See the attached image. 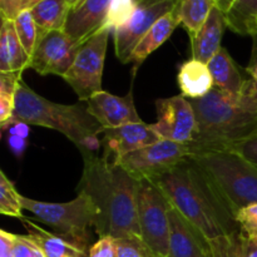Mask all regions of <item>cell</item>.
Instances as JSON below:
<instances>
[{
	"label": "cell",
	"instance_id": "7bdbcfd3",
	"mask_svg": "<svg viewBox=\"0 0 257 257\" xmlns=\"http://www.w3.org/2000/svg\"><path fill=\"white\" fill-rule=\"evenodd\" d=\"M65 2H67L68 4L70 5V8H72V9H73V8H75L78 4H79L80 0H65Z\"/></svg>",
	"mask_w": 257,
	"mask_h": 257
},
{
	"label": "cell",
	"instance_id": "3957f363",
	"mask_svg": "<svg viewBox=\"0 0 257 257\" xmlns=\"http://www.w3.org/2000/svg\"><path fill=\"white\" fill-rule=\"evenodd\" d=\"M14 118L27 124L50 128L64 135L78 150H99L104 128L88 112L83 103L59 104L35 93L20 79L15 95Z\"/></svg>",
	"mask_w": 257,
	"mask_h": 257
},
{
	"label": "cell",
	"instance_id": "d6986e66",
	"mask_svg": "<svg viewBox=\"0 0 257 257\" xmlns=\"http://www.w3.org/2000/svg\"><path fill=\"white\" fill-rule=\"evenodd\" d=\"M30 57L23 48L14 20L3 19L0 29V73H23L29 69Z\"/></svg>",
	"mask_w": 257,
	"mask_h": 257
},
{
	"label": "cell",
	"instance_id": "ffe728a7",
	"mask_svg": "<svg viewBox=\"0 0 257 257\" xmlns=\"http://www.w3.org/2000/svg\"><path fill=\"white\" fill-rule=\"evenodd\" d=\"M177 84L182 95L188 99L206 97L215 88L208 65L193 58L181 64L177 74Z\"/></svg>",
	"mask_w": 257,
	"mask_h": 257
},
{
	"label": "cell",
	"instance_id": "e575fe53",
	"mask_svg": "<svg viewBox=\"0 0 257 257\" xmlns=\"http://www.w3.org/2000/svg\"><path fill=\"white\" fill-rule=\"evenodd\" d=\"M227 150H231L240 155L241 157L245 158L246 161H248L251 165H253L257 168V133L241 141V142L235 143Z\"/></svg>",
	"mask_w": 257,
	"mask_h": 257
},
{
	"label": "cell",
	"instance_id": "30bf717a",
	"mask_svg": "<svg viewBox=\"0 0 257 257\" xmlns=\"http://www.w3.org/2000/svg\"><path fill=\"white\" fill-rule=\"evenodd\" d=\"M180 0H141L130 20L114 32V52L120 63H130L133 49L143 35L168 13Z\"/></svg>",
	"mask_w": 257,
	"mask_h": 257
},
{
	"label": "cell",
	"instance_id": "f546056e",
	"mask_svg": "<svg viewBox=\"0 0 257 257\" xmlns=\"http://www.w3.org/2000/svg\"><path fill=\"white\" fill-rule=\"evenodd\" d=\"M241 233L250 240H257V203L241 208L236 213Z\"/></svg>",
	"mask_w": 257,
	"mask_h": 257
},
{
	"label": "cell",
	"instance_id": "f35d334b",
	"mask_svg": "<svg viewBox=\"0 0 257 257\" xmlns=\"http://www.w3.org/2000/svg\"><path fill=\"white\" fill-rule=\"evenodd\" d=\"M8 143H9V147L13 151V153L18 158H22L28 145L27 138L17 137V136H8Z\"/></svg>",
	"mask_w": 257,
	"mask_h": 257
},
{
	"label": "cell",
	"instance_id": "8fae6325",
	"mask_svg": "<svg viewBox=\"0 0 257 257\" xmlns=\"http://www.w3.org/2000/svg\"><path fill=\"white\" fill-rule=\"evenodd\" d=\"M157 122L152 128L162 140L188 145L197 132V120L195 109L185 95H175L171 98H160L156 100Z\"/></svg>",
	"mask_w": 257,
	"mask_h": 257
},
{
	"label": "cell",
	"instance_id": "9a60e30c",
	"mask_svg": "<svg viewBox=\"0 0 257 257\" xmlns=\"http://www.w3.org/2000/svg\"><path fill=\"white\" fill-rule=\"evenodd\" d=\"M170 255L168 257H215L212 248L196 230L170 205Z\"/></svg>",
	"mask_w": 257,
	"mask_h": 257
},
{
	"label": "cell",
	"instance_id": "d6a6232c",
	"mask_svg": "<svg viewBox=\"0 0 257 257\" xmlns=\"http://www.w3.org/2000/svg\"><path fill=\"white\" fill-rule=\"evenodd\" d=\"M237 103L247 112L257 114V80L246 79Z\"/></svg>",
	"mask_w": 257,
	"mask_h": 257
},
{
	"label": "cell",
	"instance_id": "4dcf8cb0",
	"mask_svg": "<svg viewBox=\"0 0 257 257\" xmlns=\"http://www.w3.org/2000/svg\"><path fill=\"white\" fill-rule=\"evenodd\" d=\"M117 257H153L151 251L138 237L117 238Z\"/></svg>",
	"mask_w": 257,
	"mask_h": 257
},
{
	"label": "cell",
	"instance_id": "60d3db41",
	"mask_svg": "<svg viewBox=\"0 0 257 257\" xmlns=\"http://www.w3.org/2000/svg\"><path fill=\"white\" fill-rule=\"evenodd\" d=\"M247 73L251 75L252 79L257 80V59L252 60V63H250V65L247 67Z\"/></svg>",
	"mask_w": 257,
	"mask_h": 257
},
{
	"label": "cell",
	"instance_id": "74e56055",
	"mask_svg": "<svg viewBox=\"0 0 257 257\" xmlns=\"http://www.w3.org/2000/svg\"><path fill=\"white\" fill-rule=\"evenodd\" d=\"M15 235L5 230H0V257L14 256Z\"/></svg>",
	"mask_w": 257,
	"mask_h": 257
},
{
	"label": "cell",
	"instance_id": "5b68a950",
	"mask_svg": "<svg viewBox=\"0 0 257 257\" xmlns=\"http://www.w3.org/2000/svg\"><path fill=\"white\" fill-rule=\"evenodd\" d=\"M191 160L211 181L233 215L257 203V168L231 150L193 153Z\"/></svg>",
	"mask_w": 257,
	"mask_h": 257
},
{
	"label": "cell",
	"instance_id": "5bb4252c",
	"mask_svg": "<svg viewBox=\"0 0 257 257\" xmlns=\"http://www.w3.org/2000/svg\"><path fill=\"white\" fill-rule=\"evenodd\" d=\"M87 105L88 112L104 130L143 122L136 109L132 90L124 97H118L102 90L90 97Z\"/></svg>",
	"mask_w": 257,
	"mask_h": 257
},
{
	"label": "cell",
	"instance_id": "ab89813d",
	"mask_svg": "<svg viewBox=\"0 0 257 257\" xmlns=\"http://www.w3.org/2000/svg\"><path fill=\"white\" fill-rule=\"evenodd\" d=\"M233 3H235V0H215L216 7H217L221 12H223V14H226V13L228 12V9L232 7Z\"/></svg>",
	"mask_w": 257,
	"mask_h": 257
},
{
	"label": "cell",
	"instance_id": "8d00e7d4",
	"mask_svg": "<svg viewBox=\"0 0 257 257\" xmlns=\"http://www.w3.org/2000/svg\"><path fill=\"white\" fill-rule=\"evenodd\" d=\"M23 0H0V13L3 19L14 20L22 12Z\"/></svg>",
	"mask_w": 257,
	"mask_h": 257
},
{
	"label": "cell",
	"instance_id": "277c9868",
	"mask_svg": "<svg viewBox=\"0 0 257 257\" xmlns=\"http://www.w3.org/2000/svg\"><path fill=\"white\" fill-rule=\"evenodd\" d=\"M190 100L197 120V132L187 145L190 156L227 150L257 133V114L243 109L237 100L218 88H213L206 97Z\"/></svg>",
	"mask_w": 257,
	"mask_h": 257
},
{
	"label": "cell",
	"instance_id": "b9f144b4",
	"mask_svg": "<svg viewBox=\"0 0 257 257\" xmlns=\"http://www.w3.org/2000/svg\"><path fill=\"white\" fill-rule=\"evenodd\" d=\"M40 2H42V0H23L22 12L23 10H30L33 7H35L37 4H39Z\"/></svg>",
	"mask_w": 257,
	"mask_h": 257
},
{
	"label": "cell",
	"instance_id": "4316f807",
	"mask_svg": "<svg viewBox=\"0 0 257 257\" xmlns=\"http://www.w3.org/2000/svg\"><path fill=\"white\" fill-rule=\"evenodd\" d=\"M24 206L22 202V195L17 191L14 183L0 171V212L5 216L22 218Z\"/></svg>",
	"mask_w": 257,
	"mask_h": 257
},
{
	"label": "cell",
	"instance_id": "e0dca14e",
	"mask_svg": "<svg viewBox=\"0 0 257 257\" xmlns=\"http://www.w3.org/2000/svg\"><path fill=\"white\" fill-rule=\"evenodd\" d=\"M226 28L227 24L225 14L217 7H215L211 10L210 17L207 18L200 32L191 39V58L208 64V62L222 48L221 42Z\"/></svg>",
	"mask_w": 257,
	"mask_h": 257
},
{
	"label": "cell",
	"instance_id": "9c48e42d",
	"mask_svg": "<svg viewBox=\"0 0 257 257\" xmlns=\"http://www.w3.org/2000/svg\"><path fill=\"white\" fill-rule=\"evenodd\" d=\"M188 157L190 148L187 145L160 140L153 145L124 156L118 165L141 182L152 181L165 175Z\"/></svg>",
	"mask_w": 257,
	"mask_h": 257
},
{
	"label": "cell",
	"instance_id": "ac0fdd59",
	"mask_svg": "<svg viewBox=\"0 0 257 257\" xmlns=\"http://www.w3.org/2000/svg\"><path fill=\"white\" fill-rule=\"evenodd\" d=\"M176 9V8H175ZM180 25L177 14L173 10L172 13H168L165 17L161 18L145 35L142 39L137 43V45L133 49L131 54L130 63H132V77H135L138 68L142 65V63L152 54L153 52L158 49L168 38L172 35L176 28Z\"/></svg>",
	"mask_w": 257,
	"mask_h": 257
},
{
	"label": "cell",
	"instance_id": "1f68e13d",
	"mask_svg": "<svg viewBox=\"0 0 257 257\" xmlns=\"http://www.w3.org/2000/svg\"><path fill=\"white\" fill-rule=\"evenodd\" d=\"M13 257H45V255L29 235H15L14 256Z\"/></svg>",
	"mask_w": 257,
	"mask_h": 257
},
{
	"label": "cell",
	"instance_id": "7a4b0ae2",
	"mask_svg": "<svg viewBox=\"0 0 257 257\" xmlns=\"http://www.w3.org/2000/svg\"><path fill=\"white\" fill-rule=\"evenodd\" d=\"M83 157V173L78 192L92 198L98 217L94 225L98 236L114 238L141 237L138 225V187L140 182L119 165H112L92 151H79Z\"/></svg>",
	"mask_w": 257,
	"mask_h": 257
},
{
	"label": "cell",
	"instance_id": "ee69618b",
	"mask_svg": "<svg viewBox=\"0 0 257 257\" xmlns=\"http://www.w3.org/2000/svg\"><path fill=\"white\" fill-rule=\"evenodd\" d=\"M83 2V0H80V2H79V4H80V3H82ZM79 4H78V5H79Z\"/></svg>",
	"mask_w": 257,
	"mask_h": 257
},
{
	"label": "cell",
	"instance_id": "83f0119b",
	"mask_svg": "<svg viewBox=\"0 0 257 257\" xmlns=\"http://www.w3.org/2000/svg\"><path fill=\"white\" fill-rule=\"evenodd\" d=\"M14 25L18 38H19L23 48L27 52V54L32 57V54L35 50V47L38 44V40L40 38V32L30 10L20 12L15 17Z\"/></svg>",
	"mask_w": 257,
	"mask_h": 257
},
{
	"label": "cell",
	"instance_id": "d590c367",
	"mask_svg": "<svg viewBox=\"0 0 257 257\" xmlns=\"http://www.w3.org/2000/svg\"><path fill=\"white\" fill-rule=\"evenodd\" d=\"M230 257H257V240H250L241 233L240 240Z\"/></svg>",
	"mask_w": 257,
	"mask_h": 257
},
{
	"label": "cell",
	"instance_id": "6da1fadb",
	"mask_svg": "<svg viewBox=\"0 0 257 257\" xmlns=\"http://www.w3.org/2000/svg\"><path fill=\"white\" fill-rule=\"evenodd\" d=\"M151 182L168 203L200 231L215 257H230L241 236L236 216L197 165L186 158Z\"/></svg>",
	"mask_w": 257,
	"mask_h": 257
},
{
	"label": "cell",
	"instance_id": "d4e9b609",
	"mask_svg": "<svg viewBox=\"0 0 257 257\" xmlns=\"http://www.w3.org/2000/svg\"><path fill=\"white\" fill-rule=\"evenodd\" d=\"M228 29L240 35H257V0H235L225 14Z\"/></svg>",
	"mask_w": 257,
	"mask_h": 257
},
{
	"label": "cell",
	"instance_id": "836d02e7",
	"mask_svg": "<svg viewBox=\"0 0 257 257\" xmlns=\"http://www.w3.org/2000/svg\"><path fill=\"white\" fill-rule=\"evenodd\" d=\"M88 257H117V238L100 236L88 250Z\"/></svg>",
	"mask_w": 257,
	"mask_h": 257
},
{
	"label": "cell",
	"instance_id": "cb8c5ba5",
	"mask_svg": "<svg viewBox=\"0 0 257 257\" xmlns=\"http://www.w3.org/2000/svg\"><path fill=\"white\" fill-rule=\"evenodd\" d=\"M216 7L215 0H180L176 7L175 13L177 14L180 24L188 33L190 39H192L201 30L211 10Z\"/></svg>",
	"mask_w": 257,
	"mask_h": 257
},
{
	"label": "cell",
	"instance_id": "603a6c76",
	"mask_svg": "<svg viewBox=\"0 0 257 257\" xmlns=\"http://www.w3.org/2000/svg\"><path fill=\"white\" fill-rule=\"evenodd\" d=\"M70 5L65 0H42L30 9L40 35L52 30H64Z\"/></svg>",
	"mask_w": 257,
	"mask_h": 257
},
{
	"label": "cell",
	"instance_id": "8992f818",
	"mask_svg": "<svg viewBox=\"0 0 257 257\" xmlns=\"http://www.w3.org/2000/svg\"><path fill=\"white\" fill-rule=\"evenodd\" d=\"M24 210L32 212L40 222L50 226L58 236L88 252L89 227H94L98 212L92 198L84 192L70 202L52 203L32 200L22 196Z\"/></svg>",
	"mask_w": 257,
	"mask_h": 257
},
{
	"label": "cell",
	"instance_id": "7402d4cb",
	"mask_svg": "<svg viewBox=\"0 0 257 257\" xmlns=\"http://www.w3.org/2000/svg\"><path fill=\"white\" fill-rule=\"evenodd\" d=\"M20 221L27 228L28 235L42 248L45 257H88V252L75 247L57 233L42 228L32 218L23 216Z\"/></svg>",
	"mask_w": 257,
	"mask_h": 257
},
{
	"label": "cell",
	"instance_id": "7c38bea8",
	"mask_svg": "<svg viewBox=\"0 0 257 257\" xmlns=\"http://www.w3.org/2000/svg\"><path fill=\"white\" fill-rule=\"evenodd\" d=\"M79 43L73 40L64 30H52L40 35L34 53L30 57L29 69L40 75L64 77L74 63L80 49Z\"/></svg>",
	"mask_w": 257,
	"mask_h": 257
},
{
	"label": "cell",
	"instance_id": "484cf974",
	"mask_svg": "<svg viewBox=\"0 0 257 257\" xmlns=\"http://www.w3.org/2000/svg\"><path fill=\"white\" fill-rule=\"evenodd\" d=\"M20 79V72L0 73V127L3 131L14 118L15 95Z\"/></svg>",
	"mask_w": 257,
	"mask_h": 257
},
{
	"label": "cell",
	"instance_id": "4fadbf2b",
	"mask_svg": "<svg viewBox=\"0 0 257 257\" xmlns=\"http://www.w3.org/2000/svg\"><path fill=\"white\" fill-rule=\"evenodd\" d=\"M160 140L162 138L153 131L152 125L145 122L108 128L100 136L102 157L112 165H118L124 156L153 145Z\"/></svg>",
	"mask_w": 257,
	"mask_h": 257
},
{
	"label": "cell",
	"instance_id": "f1b7e54d",
	"mask_svg": "<svg viewBox=\"0 0 257 257\" xmlns=\"http://www.w3.org/2000/svg\"><path fill=\"white\" fill-rule=\"evenodd\" d=\"M138 3V0H112L103 27L114 33L132 18L137 10Z\"/></svg>",
	"mask_w": 257,
	"mask_h": 257
},
{
	"label": "cell",
	"instance_id": "ba28073f",
	"mask_svg": "<svg viewBox=\"0 0 257 257\" xmlns=\"http://www.w3.org/2000/svg\"><path fill=\"white\" fill-rule=\"evenodd\" d=\"M110 33L112 30L102 27L87 42L83 43L74 63L63 77L80 102H88L95 93L103 90V68Z\"/></svg>",
	"mask_w": 257,
	"mask_h": 257
},
{
	"label": "cell",
	"instance_id": "f6af8a7d",
	"mask_svg": "<svg viewBox=\"0 0 257 257\" xmlns=\"http://www.w3.org/2000/svg\"><path fill=\"white\" fill-rule=\"evenodd\" d=\"M138 2H141V0H138Z\"/></svg>",
	"mask_w": 257,
	"mask_h": 257
},
{
	"label": "cell",
	"instance_id": "52a82bcc",
	"mask_svg": "<svg viewBox=\"0 0 257 257\" xmlns=\"http://www.w3.org/2000/svg\"><path fill=\"white\" fill-rule=\"evenodd\" d=\"M138 225L141 237L153 257L170 255V203L151 181L138 187Z\"/></svg>",
	"mask_w": 257,
	"mask_h": 257
},
{
	"label": "cell",
	"instance_id": "2e32d148",
	"mask_svg": "<svg viewBox=\"0 0 257 257\" xmlns=\"http://www.w3.org/2000/svg\"><path fill=\"white\" fill-rule=\"evenodd\" d=\"M112 0H83L70 9L64 32L79 44L87 42L104 25Z\"/></svg>",
	"mask_w": 257,
	"mask_h": 257
},
{
	"label": "cell",
	"instance_id": "44dd1931",
	"mask_svg": "<svg viewBox=\"0 0 257 257\" xmlns=\"http://www.w3.org/2000/svg\"><path fill=\"white\" fill-rule=\"evenodd\" d=\"M207 65L212 74L215 87L237 100L246 79L230 53L222 47Z\"/></svg>",
	"mask_w": 257,
	"mask_h": 257
}]
</instances>
